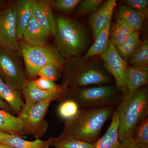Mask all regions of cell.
<instances>
[{
	"instance_id": "1",
	"label": "cell",
	"mask_w": 148,
	"mask_h": 148,
	"mask_svg": "<svg viewBox=\"0 0 148 148\" xmlns=\"http://www.w3.org/2000/svg\"><path fill=\"white\" fill-rule=\"evenodd\" d=\"M114 108L102 106L82 108L75 117L66 121L60 136L94 144L99 139L103 125L112 116Z\"/></svg>"
},
{
	"instance_id": "2",
	"label": "cell",
	"mask_w": 148,
	"mask_h": 148,
	"mask_svg": "<svg viewBox=\"0 0 148 148\" xmlns=\"http://www.w3.org/2000/svg\"><path fill=\"white\" fill-rule=\"evenodd\" d=\"M56 48L64 61L80 58L88 47L89 38L84 27L67 16L57 15Z\"/></svg>"
},
{
	"instance_id": "3",
	"label": "cell",
	"mask_w": 148,
	"mask_h": 148,
	"mask_svg": "<svg viewBox=\"0 0 148 148\" xmlns=\"http://www.w3.org/2000/svg\"><path fill=\"white\" fill-rule=\"evenodd\" d=\"M119 116V142L132 137L138 123L148 114V90L146 86L122 95L116 110Z\"/></svg>"
},
{
	"instance_id": "4",
	"label": "cell",
	"mask_w": 148,
	"mask_h": 148,
	"mask_svg": "<svg viewBox=\"0 0 148 148\" xmlns=\"http://www.w3.org/2000/svg\"><path fill=\"white\" fill-rule=\"evenodd\" d=\"M63 70L64 79L61 86L66 92L91 85L107 84L112 81V77L105 68L81 58L66 61Z\"/></svg>"
},
{
	"instance_id": "5",
	"label": "cell",
	"mask_w": 148,
	"mask_h": 148,
	"mask_svg": "<svg viewBox=\"0 0 148 148\" xmlns=\"http://www.w3.org/2000/svg\"><path fill=\"white\" fill-rule=\"evenodd\" d=\"M69 91V99L73 100L82 108L102 106L115 107L121 98L116 88L109 85L79 88Z\"/></svg>"
},
{
	"instance_id": "6",
	"label": "cell",
	"mask_w": 148,
	"mask_h": 148,
	"mask_svg": "<svg viewBox=\"0 0 148 148\" xmlns=\"http://www.w3.org/2000/svg\"><path fill=\"white\" fill-rule=\"evenodd\" d=\"M20 53L24 59L25 70L30 78L38 76L44 66L50 61L64 62L56 48L53 46H34L19 41Z\"/></svg>"
},
{
	"instance_id": "7",
	"label": "cell",
	"mask_w": 148,
	"mask_h": 148,
	"mask_svg": "<svg viewBox=\"0 0 148 148\" xmlns=\"http://www.w3.org/2000/svg\"><path fill=\"white\" fill-rule=\"evenodd\" d=\"M21 57L19 52L0 47V78L19 91H22L28 82Z\"/></svg>"
},
{
	"instance_id": "8",
	"label": "cell",
	"mask_w": 148,
	"mask_h": 148,
	"mask_svg": "<svg viewBox=\"0 0 148 148\" xmlns=\"http://www.w3.org/2000/svg\"><path fill=\"white\" fill-rule=\"evenodd\" d=\"M53 99L25 105L18 114L23 126L24 134L34 135L39 139L47 130L48 124L45 116L48 109Z\"/></svg>"
},
{
	"instance_id": "9",
	"label": "cell",
	"mask_w": 148,
	"mask_h": 148,
	"mask_svg": "<svg viewBox=\"0 0 148 148\" xmlns=\"http://www.w3.org/2000/svg\"><path fill=\"white\" fill-rule=\"evenodd\" d=\"M101 56L104 61V68L114 78L117 89L122 92L123 95H125L127 92L125 81L127 62L120 56L111 41L108 48Z\"/></svg>"
},
{
	"instance_id": "10",
	"label": "cell",
	"mask_w": 148,
	"mask_h": 148,
	"mask_svg": "<svg viewBox=\"0 0 148 148\" xmlns=\"http://www.w3.org/2000/svg\"><path fill=\"white\" fill-rule=\"evenodd\" d=\"M0 47L20 53L16 23L10 7L0 12Z\"/></svg>"
},
{
	"instance_id": "11",
	"label": "cell",
	"mask_w": 148,
	"mask_h": 148,
	"mask_svg": "<svg viewBox=\"0 0 148 148\" xmlns=\"http://www.w3.org/2000/svg\"><path fill=\"white\" fill-rule=\"evenodd\" d=\"M33 17L50 36H55L57 27L50 1L34 0Z\"/></svg>"
},
{
	"instance_id": "12",
	"label": "cell",
	"mask_w": 148,
	"mask_h": 148,
	"mask_svg": "<svg viewBox=\"0 0 148 148\" xmlns=\"http://www.w3.org/2000/svg\"><path fill=\"white\" fill-rule=\"evenodd\" d=\"M34 0H16L11 5L15 23L18 41L21 40L24 29L33 17Z\"/></svg>"
},
{
	"instance_id": "13",
	"label": "cell",
	"mask_w": 148,
	"mask_h": 148,
	"mask_svg": "<svg viewBox=\"0 0 148 148\" xmlns=\"http://www.w3.org/2000/svg\"><path fill=\"white\" fill-rule=\"evenodd\" d=\"M50 36L34 17L24 29L21 41L29 45L45 47L49 45Z\"/></svg>"
},
{
	"instance_id": "14",
	"label": "cell",
	"mask_w": 148,
	"mask_h": 148,
	"mask_svg": "<svg viewBox=\"0 0 148 148\" xmlns=\"http://www.w3.org/2000/svg\"><path fill=\"white\" fill-rule=\"evenodd\" d=\"M116 1L109 0L103 3L101 7L90 16L89 22L95 39L105 29L109 19L112 17Z\"/></svg>"
},
{
	"instance_id": "15",
	"label": "cell",
	"mask_w": 148,
	"mask_h": 148,
	"mask_svg": "<svg viewBox=\"0 0 148 148\" xmlns=\"http://www.w3.org/2000/svg\"><path fill=\"white\" fill-rule=\"evenodd\" d=\"M22 91L25 100L24 103L27 105L49 99L60 100L64 98L66 94L65 92H52L42 90L35 86L32 80L28 81Z\"/></svg>"
},
{
	"instance_id": "16",
	"label": "cell",
	"mask_w": 148,
	"mask_h": 148,
	"mask_svg": "<svg viewBox=\"0 0 148 148\" xmlns=\"http://www.w3.org/2000/svg\"><path fill=\"white\" fill-rule=\"evenodd\" d=\"M125 81L127 92L135 91L148 83V67L127 66Z\"/></svg>"
},
{
	"instance_id": "17",
	"label": "cell",
	"mask_w": 148,
	"mask_h": 148,
	"mask_svg": "<svg viewBox=\"0 0 148 148\" xmlns=\"http://www.w3.org/2000/svg\"><path fill=\"white\" fill-rule=\"evenodd\" d=\"M112 121L108 129L102 138L93 144L94 148H117L119 120L118 113L115 111L112 117Z\"/></svg>"
},
{
	"instance_id": "18",
	"label": "cell",
	"mask_w": 148,
	"mask_h": 148,
	"mask_svg": "<svg viewBox=\"0 0 148 148\" xmlns=\"http://www.w3.org/2000/svg\"><path fill=\"white\" fill-rule=\"evenodd\" d=\"M54 138L47 140L37 139L35 141H29L21 137L10 135L0 139V144L15 148H48L53 145Z\"/></svg>"
},
{
	"instance_id": "19",
	"label": "cell",
	"mask_w": 148,
	"mask_h": 148,
	"mask_svg": "<svg viewBox=\"0 0 148 148\" xmlns=\"http://www.w3.org/2000/svg\"><path fill=\"white\" fill-rule=\"evenodd\" d=\"M0 98L3 99L17 114L24 106V102L20 91L6 84L0 78Z\"/></svg>"
},
{
	"instance_id": "20",
	"label": "cell",
	"mask_w": 148,
	"mask_h": 148,
	"mask_svg": "<svg viewBox=\"0 0 148 148\" xmlns=\"http://www.w3.org/2000/svg\"><path fill=\"white\" fill-rule=\"evenodd\" d=\"M112 17L109 19L107 25L95 40V42L83 57V60H86L92 56L102 55L108 49L110 45L111 22Z\"/></svg>"
},
{
	"instance_id": "21",
	"label": "cell",
	"mask_w": 148,
	"mask_h": 148,
	"mask_svg": "<svg viewBox=\"0 0 148 148\" xmlns=\"http://www.w3.org/2000/svg\"><path fill=\"white\" fill-rule=\"evenodd\" d=\"M0 130L21 138L25 135L22 123L18 117L1 109Z\"/></svg>"
},
{
	"instance_id": "22",
	"label": "cell",
	"mask_w": 148,
	"mask_h": 148,
	"mask_svg": "<svg viewBox=\"0 0 148 148\" xmlns=\"http://www.w3.org/2000/svg\"><path fill=\"white\" fill-rule=\"evenodd\" d=\"M117 15L119 18L125 20L136 31L141 29L147 17L141 12L124 5L119 7Z\"/></svg>"
},
{
	"instance_id": "23",
	"label": "cell",
	"mask_w": 148,
	"mask_h": 148,
	"mask_svg": "<svg viewBox=\"0 0 148 148\" xmlns=\"http://www.w3.org/2000/svg\"><path fill=\"white\" fill-rule=\"evenodd\" d=\"M140 35L139 31H135L120 45L116 47L117 51L124 60L129 59L141 45Z\"/></svg>"
},
{
	"instance_id": "24",
	"label": "cell",
	"mask_w": 148,
	"mask_h": 148,
	"mask_svg": "<svg viewBox=\"0 0 148 148\" xmlns=\"http://www.w3.org/2000/svg\"><path fill=\"white\" fill-rule=\"evenodd\" d=\"M135 31L125 20L119 18L113 29L110 41L115 46H117Z\"/></svg>"
},
{
	"instance_id": "25",
	"label": "cell",
	"mask_w": 148,
	"mask_h": 148,
	"mask_svg": "<svg viewBox=\"0 0 148 148\" xmlns=\"http://www.w3.org/2000/svg\"><path fill=\"white\" fill-rule=\"evenodd\" d=\"M132 140L140 148H148V116L138 123L132 134Z\"/></svg>"
},
{
	"instance_id": "26",
	"label": "cell",
	"mask_w": 148,
	"mask_h": 148,
	"mask_svg": "<svg viewBox=\"0 0 148 148\" xmlns=\"http://www.w3.org/2000/svg\"><path fill=\"white\" fill-rule=\"evenodd\" d=\"M64 62L53 61L49 62L40 71L38 76L46 78L55 82L61 77L64 69Z\"/></svg>"
},
{
	"instance_id": "27",
	"label": "cell",
	"mask_w": 148,
	"mask_h": 148,
	"mask_svg": "<svg viewBox=\"0 0 148 148\" xmlns=\"http://www.w3.org/2000/svg\"><path fill=\"white\" fill-rule=\"evenodd\" d=\"M55 148H94V145L83 140L71 137L60 136L53 139Z\"/></svg>"
},
{
	"instance_id": "28",
	"label": "cell",
	"mask_w": 148,
	"mask_h": 148,
	"mask_svg": "<svg viewBox=\"0 0 148 148\" xmlns=\"http://www.w3.org/2000/svg\"><path fill=\"white\" fill-rule=\"evenodd\" d=\"M131 66L148 67V44L147 41L141 43L140 46L129 58Z\"/></svg>"
},
{
	"instance_id": "29",
	"label": "cell",
	"mask_w": 148,
	"mask_h": 148,
	"mask_svg": "<svg viewBox=\"0 0 148 148\" xmlns=\"http://www.w3.org/2000/svg\"><path fill=\"white\" fill-rule=\"evenodd\" d=\"M79 110V106L75 101L68 99L59 106L58 113L61 118L68 121L75 117Z\"/></svg>"
},
{
	"instance_id": "30",
	"label": "cell",
	"mask_w": 148,
	"mask_h": 148,
	"mask_svg": "<svg viewBox=\"0 0 148 148\" xmlns=\"http://www.w3.org/2000/svg\"><path fill=\"white\" fill-rule=\"evenodd\" d=\"M81 1L80 0H52L50 3L52 9L68 14L71 12Z\"/></svg>"
},
{
	"instance_id": "31",
	"label": "cell",
	"mask_w": 148,
	"mask_h": 148,
	"mask_svg": "<svg viewBox=\"0 0 148 148\" xmlns=\"http://www.w3.org/2000/svg\"><path fill=\"white\" fill-rule=\"evenodd\" d=\"M32 81L35 86L45 91L52 92H65L61 85L56 84L54 82L46 78L40 77Z\"/></svg>"
},
{
	"instance_id": "32",
	"label": "cell",
	"mask_w": 148,
	"mask_h": 148,
	"mask_svg": "<svg viewBox=\"0 0 148 148\" xmlns=\"http://www.w3.org/2000/svg\"><path fill=\"white\" fill-rule=\"evenodd\" d=\"M103 0H84L81 1L78 5L77 15H84L90 12H95L104 3Z\"/></svg>"
},
{
	"instance_id": "33",
	"label": "cell",
	"mask_w": 148,
	"mask_h": 148,
	"mask_svg": "<svg viewBox=\"0 0 148 148\" xmlns=\"http://www.w3.org/2000/svg\"><path fill=\"white\" fill-rule=\"evenodd\" d=\"M122 2L124 5L137 10L148 16V0H124Z\"/></svg>"
},
{
	"instance_id": "34",
	"label": "cell",
	"mask_w": 148,
	"mask_h": 148,
	"mask_svg": "<svg viewBox=\"0 0 148 148\" xmlns=\"http://www.w3.org/2000/svg\"><path fill=\"white\" fill-rule=\"evenodd\" d=\"M117 148H140L132 140V137H127L119 142Z\"/></svg>"
},
{
	"instance_id": "35",
	"label": "cell",
	"mask_w": 148,
	"mask_h": 148,
	"mask_svg": "<svg viewBox=\"0 0 148 148\" xmlns=\"http://www.w3.org/2000/svg\"><path fill=\"white\" fill-rule=\"evenodd\" d=\"M0 109L6 111L10 113V112H12L13 111L9 105L6 102L4 101L1 98H0Z\"/></svg>"
},
{
	"instance_id": "36",
	"label": "cell",
	"mask_w": 148,
	"mask_h": 148,
	"mask_svg": "<svg viewBox=\"0 0 148 148\" xmlns=\"http://www.w3.org/2000/svg\"><path fill=\"white\" fill-rule=\"evenodd\" d=\"M8 133H6V132H3V131L0 130V139L3 138V137H5V136L8 135Z\"/></svg>"
},
{
	"instance_id": "37",
	"label": "cell",
	"mask_w": 148,
	"mask_h": 148,
	"mask_svg": "<svg viewBox=\"0 0 148 148\" xmlns=\"http://www.w3.org/2000/svg\"><path fill=\"white\" fill-rule=\"evenodd\" d=\"M0 148H15L13 147H10L5 145H3V144H0Z\"/></svg>"
}]
</instances>
